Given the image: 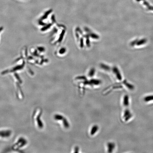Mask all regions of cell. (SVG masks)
<instances>
[{"mask_svg": "<svg viewBox=\"0 0 153 153\" xmlns=\"http://www.w3.org/2000/svg\"><path fill=\"white\" fill-rule=\"evenodd\" d=\"M125 83V84L126 86L130 89L133 90L134 89V86L130 84H129V83H126V82Z\"/></svg>", "mask_w": 153, "mask_h": 153, "instance_id": "3957f363", "label": "cell"}, {"mask_svg": "<svg viewBox=\"0 0 153 153\" xmlns=\"http://www.w3.org/2000/svg\"><path fill=\"white\" fill-rule=\"evenodd\" d=\"M124 105L127 106L129 105V97L127 95H125L124 98Z\"/></svg>", "mask_w": 153, "mask_h": 153, "instance_id": "6da1fadb", "label": "cell"}, {"mask_svg": "<svg viewBox=\"0 0 153 153\" xmlns=\"http://www.w3.org/2000/svg\"><path fill=\"white\" fill-rule=\"evenodd\" d=\"M144 101L146 102L151 101L153 100V95L147 96L144 98Z\"/></svg>", "mask_w": 153, "mask_h": 153, "instance_id": "7a4b0ae2", "label": "cell"}]
</instances>
